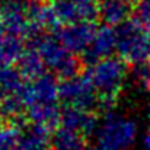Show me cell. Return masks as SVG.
Listing matches in <instances>:
<instances>
[{"instance_id":"obj_22","label":"cell","mask_w":150,"mask_h":150,"mask_svg":"<svg viewBox=\"0 0 150 150\" xmlns=\"http://www.w3.org/2000/svg\"><path fill=\"white\" fill-rule=\"evenodd\" d=\"M143 149L150 150V128L146 131V134L143 136Z\"/></svg>"},{"instance_id":"obj_15","label":"cell","mask_w":150,"mask_h":150,"mask_svg":"<svg viewBox=\"0 0 150 150\" xmlns=\"http://www.w3.org/2000/svg\"><path fill=\"white\" fill-rule=\"evenodd\" d=\"M52 150H86V137L69 128H57L51 137Z\"/></svg>"},{"instance_id":"obj_2","label":"cell","mask_w":150,"mask_h":150,"mask_svg":"<svg viewBox=\"0 0 150 150\" xmlns=\"http://www.w3.org/2000/svg\"><path fill=\"white\" fill-rule=\"evenodd\" d=\"M137 134L139 125L134 120L109 111L96 131L98 147L102 150H130L137 140Z\"/></svg>"},{"instance_id":"obj_10","label":"cell","mask_w":150,"mask_h":150,"mask_svg":"<svg viewBox=\"0 0 150 150\" xmlns=\"http://www.w3.org/2000/svg\"><path fill=\"white\" fill-rule=\"evenodd\" d=\"M115 50H117V29L103 25L96 29L91 47L88 48V51L83 52V64L92 66L99 60L112 57V52Z\"/></svg>"},{"instance_id":"obj_5","label":"cell","mask_w":150,"mask_h":150,"mask_svg":"<svg viewBox=\"0 0 150 150\" xmlns=\"http://www.w3.org/2000/svg\"><path fill=\"white\" fill-rule=\"evenodd\" d=\"M60 99L66 106H74L80 109H89L98 105L99 96L89 76L77 74L70 79H64L58 88Z\"/></svg>"},{"instance_id":"obj_8","label":"cell","mask_w":150,"mask_h":150,"mask_svg":"<svg viewBox=\"0 0 150 150\" xmlns=\"http://www.w3.org/2000/svg\"><path fill=\"white\" fill-rule=\"evenodd\" d=\"M60 83L57 79L51 74H42L41 77L26 82L22 92L21 98L23 100L26 109L34 106V105H42V103H55L60 98L58 93Z\"/></svg>"},{"instance_id":"obj_3","label":"cell","mask_w":150,"mask_h":150,"mask_svg":"<svg viewBox=\"0 0 150 150\" xmlns=\"http://www.w3.org/2000/svg\"><path fill=\"white\" fill-rule=\"evenodd\" d=\"M117 51L127 64L150 63L149 32L137 19H130L117 29Z\"/></svg>"},{"instance_id":"obj_13","label":"cell","mask_w":150,"mask_h":150,"mask_svg":"<svg viewBox=\"0 0 150 150\" xmlns=\"http://www.w3.org/2000/svg\"><path fill=\"white\" fill-rule=\"evenodd\" d=\"M26 111H28V120L32 122V125L44 128L48 133H54L57 130V125L60 124L61 118V111L57 103L34 105Z\"/></svg>"},{"instance_id":"obj_26","label":"cell","mask_w":150,"mask_h":150,"mask_svg":"<svg viewBox=\"0 0 150 150\" xmlns=\"http://www.w3.org/2000/svg\"><path fill=\"white\" fill-rule=\"evenodd\" d=\"M149 92H150V86H149Z\"/></svg>"},{"instance_id":"obj_25","label":"cell","mask_w":150,"mask_h":150,"mask_svg":"<svg viewBox=\"0 0 150 150\" xmlns=\"http://www.w3.org/2000/svg\"><path fill=\"white\" fill-rule=\"evenodd\" d=\"M37 1H45V0H37Z\"/></svg>"},{"instance_id":"obj_17","label":"cell","mask_w":150,"mask_h":150,"mask_svg":"<svg viewBox=\"0 0 150 150\" xmlns=\"http://www.w3.org/2000/svg\"><path fill=\"white\" fill-rule=\"evenodd\" d=\"M22 139V125L19 121L0 122V150H15Z\"/></svg>"},{"instance_id":"obj_21","label":"cell","mask_w":150,"mask_h":150,"mask_svg":"<svg viewBox=\"0 0 150 150\" xmlns=\"http://www.w3.org/2000/svg\"><path fill=\"white\" fill-rule=\"evenodd\" d=\"M133 77L136 79L137 83H140L142 86L147 88L150 86V63H143V64H137L133 69Z\"/></svg>"},{"instance_id":"obj_6","label":"cell","mask_w":150,"mask_h":150,"mask_svg":"<svg viewBox=\"0 0 150 150\" xmlns=\"http://www.w3.org/2000/svg\"><path fill=\"white\" fill-rule=\"evenodd\" d=\"M0 23L9 35L22 40L32 37L25 0H4L0 4Z\"/></svg>"},{"instance_id":"obj_1","label":"cell","mask_w":150,"mask_h":150,"mask_svg":"<svg viewBox=\"0 0 150 150\" xmlns=\"http://www.w3.org/2000/svg\"><path fill=\"white\" fill-rule=\"evenodd\" d=\"M88 76L98 92V105L106 112L112 111L127 79V63L120 57H106L91 66Z\"/></svg>"},{"instance_id":"obj_12","label":"cell","mask_w":150,"mask_h":150,"mask_svg":"<svg viewBox=\"0 0 150 150\" xmlns=\"http://www.w3.org/2000/svg\"><path fill=\"white\" fill-rule=\"evenodd\" d=\"M133 0H99V16L108 26H121L130 21Z\"/></svg>"},{"instance_id":"obj_11","label":"cell","mask_w":150,"mask_h":150,"mask_svg":"<svg viewBox=\"0 0 150 150\" xmlns=\"http://www.w3.org/2000/svg\"><path fill=\"white\" fill-rule=\"evenodd\" d=\"M28 21L31 26V40H35L42 35L47 29H57L60 25L57 15L52 9V4H45L44 1L28 3Z\"/></svg>"},{"instance_id":"obj_9","label":"cell","mask_w":150,"mask_h":150,"mask_svg":"<svg viewBox=\"0 0 150 150\" xmlns=\"http://www.w3.org/2000/svg\"><path fill=\"white\" fill-rule=\"evenodd\" d=\"M60 124L64 128L80 133L85 137L93 136L98 131V117L89 109H80L74 106H66L61 111Z\"/></svg>"},{"instance_id":"obj_14","label":"cell","mask_w":150,"mask_h":150,"mask_svg":"<svg viewBox=\"0 0 150 150\" xmlns=\"http://www.w3.org/2000/svg\"><path fill=\"white\" fill-rule=\"evenodd\" d=\"M44 69H45V64L34 47L25 48L21 58L18 60V70L25 79V82H31L41 77L44 74Z\"/></svg>"},{"instance_id":"obj_24","label":"cell","mask_w":150,"mask_h":150,"mask_svg":"<svg viewBox=\"0 0 150 150\" xmlns=\"http://www.w3.org/2000/svg\"><path fill=\"white\" fill-rule=\"evenodd\" d=\"M86 150H102L99 147H95V146H89V147H86Z\"/></svg>"},{"instance_id":"obj_16","label":"cell","mask_w":150,"mask_h":150,"mask_svg":"<svg viewBox=\"0 0 150 150\" xmlns=\"http://www.w3.org/2000/svg\"><path fill=\"white\" fill-rule=\"evenodd\" d=\"M25 79L18 67L12 64H0V91L3 95H19L25 86Z\"/></svg>"},{"instance_id":"obj_4","label":"cell","mask_w":150,"mask_h":150,"mask_svg":"<svg viewBox=\"0 0 150 150\" xmlns=\"http://www.w3.org/2000/svg\"><path fill=\"white\" fill-rule=\"evenodd\" d=\"M32 47L41 55L45 67L52 70L57 76L63 79H70L80 73L83 61L77 58L76 54L63 47L57 38L41 35L35 38Z\"/></svg>"},{"instance_id":"obj_7","label":"cell","mask_w":150,"mask_h":150,"mask_svg":"<svg viewBox=\"0 0 150 150\" xmlns=\"http://www.w3.org/2000/svg\"><path fill=\"white\" fill-rule=\"evenodd\" d=\"M96 34V26L93 22L79 21L69 25H64L57 31V40L63 47L73 54H83L91 47Z\"/></svg>"},{"instance_id":"obj_19","label":"cell","mask_w":150,"mask_h":150,"mask_svg":"<svg viewBox=\"0 0 150 150\" xmlns=\"http://www.w3.org/2000/svg\"><path fill=\"white\" fill-rule=\"evenodd\" d=\"M15 150H48V137L31 130L28 134L22 136Z\"/></svg>"},{"instance_id":"obj_20","label":"cell","mask_w":150,"mask_h":150,"mask_svg":"<svg viewBox=\"0 0 150 150\" xmlns=\"http://www.w3.org/2000/svg\"><path fill=\"white\" fill-rule=\"evenodd\" d=\"M52 9H54L60 23L69 25L73 22H79L77 13H76V9H74L71 0H54Z\"/></svg>"},{"instance_id":"obj_18","label":"cell","mask_w":150,"mask_h":150,"mask_svg":"<svg viewBox=\"0 0 150 150\" xmlns=\"http://www.w3.org/2000/svg\"><path fill=\"white\" fill-rule=\"evenodd\" d=\"M79 21L93 22L99 16V0H71Z\"/></svg>"},{"instance_id":"obj_23","label":"cell","mask_w":150,"mask_h":150,"mask_svg":"<svg viewBox=\"0 0 150 150\" xmlns=\"http://www.w3.org/2000/svg\"><path fill=\"white\" fill-rule=\"evenodd\" d=\"M3 98H4V95L1 93V91H0V115H1V105H3Z\"/></svg>"}]
</instances>
